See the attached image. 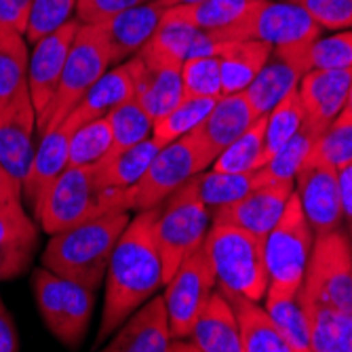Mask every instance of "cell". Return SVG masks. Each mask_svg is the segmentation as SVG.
I'll list each match as a JSON object with an SVG mask.
<instances>
[{
  "mask_svg": "<svg viewBox=\"0 0 352 352\" xmlns=\"http://www.w3.org/2000/svg\"><path fill=\"white\" fill-rule=\"evenodd\" d=\"M158 207L138 211L120 234L104 278V310L95 340L100 348L163 285V262L156 241Z\"/></svg>",
  "mask_w": 352,
  "mask_h": 352,
  "instance_id": "cell-1",
  "label": "cell"
},
{
  "mask_svg": "<svg viewBox=\"0 0 352 352\" xmlns=\"http://www.w3.org/2000/svg\"><path fill=\"white\" fill-rule=\"evenodd\" d=\"M129 221V211H108L51 234L43 253V266L98 292L104 285L114 247Z\"/></svg>",
  "mask_w": 352,
  "mask_h": 352,
  "instance_id": "cell-2",
  "label": "cell"
},
{
  "mask_svg": "<svg viewBox=\"0 0 352 352\" xmlns=\"http://www.w3.org/2000/svg\"><path fill=\"white\" fill-rule=\"evenodd\" d=\"M108 211H126L122 205V192L106 190L95 165H68L34 207L41 228L49 234L68 230L80 221Z\"/></svg>",
  "mask_w": 352,
  "mask_h": 352,
  "instance_id": "cell-3",
  "label": "cell"
},
{
  "mask_svg": "<svg viewBox=\"0 0 352 352\" xmlns=\"http://www.w3.org/2000/svg\"><path fill=\"white\" fill-rule=\"evenodd\" d=\"M215 158L217 154L209 148L199 129L163 146L138 184L122 192L124 209L138 213L158 207L188 179L211 167Z\"/></svg>",
  "mask_w": 352,
  "mask_h": 352,
  "instance_id": "cell-4",
  "label": "cell"
},
{
  "mask_svg": "<svg viewBox=\"0 0 352 352\" xmlns=\"http://www.w3.org/2000/svg\"><path fill=\"white\" fill-rule=\"evenodd\" d=\"M217 287L249 300L260 302L268 289V272L264 264V241L232 223H211L203 243Z\"/></svg>",
  "mask_w": 352,
  "mask_h": 352,
  "instance_id": "cell-5",
  "label": "cell"
},
{
  "mask_svg": "<svg viewBox=\"0 0 352 352\" xmlns=\"http://www.w3.org/2000/svg\"><path fill=\"white\" fill-rule=\"evenodd\" d=\"M112 66V53L106 32L100 23H80L72 41L66 66H63L57 91L38 118V133L51 131L66 118L85 98V93L98 82Z\"/></svg>",
  "mask_w": 352,
  "mask_h": 352,
  "instance_id": "cell-6",
  "label": "cell"
},
{
  "mask_svg": "<svg viewBox=\"0 0 352 352\" xmlns=\"http://www.w3.org/2000/svg\"><path fill=\"white\" fill-rule=\"evenodd\" d=\"M211 217L213 213L197 195L195 177L158 205L156 241L163 262V285H167L186 258L203 247Z\"/></svg>",
  "mask_w": 352,
  "mask_h": 352,
  "instance_id": "cell-7",
  "label": "cell"
},
{
  "mask_svg": "<svg viewBox=\"0 0 352 352\" xmlns=\"http://www.w3.org/2000/svg\"><path fill=\"white\" fill-rule=\"evenodd\" d=\"M300 296L306 306L352 312V241L340 228L314 239Z\"/></svg>",
  "mask_w": 352,
  "mask_h": 352,
  "instance_id": "cell-8",
  "label": "cell"
},
{
  "mask_svg": "<svg viewBox=\"0 0 352 352\" xmlns=\"http://www.w3.org/2000/svg\"><path fill=\"white\" fill-rule=\"evenodd\" d=\"M314 232L302 211L300 199L294 195L287 203L274 228L264 236V264L268 272V289L300 292Z\"/></svg>",
  "mask_w": 352,
  "mask_h": 352,
  "instance_id": "cell-9",
  "label": "cell"
},
{
  "mask_svg": "<svg viewBox=\"0 0 352 352\" xmlns=\"http://www.w3.org/2000/svg\"><path fill=\"white\" fill-rule=\"evenodd\" d=\"M34 296L47 329L63 346H80L93 316L95 292L43 266L34 272Z\"/></svg>",
  "mask_w": 352,
  "mask_h": 352,
  "instance_id": "cell-10",
  "label": "cell"
},
{
  "mask_svg": "<svg viewBox=\"0 0 352 352\" xmlns=\"http://www.w3.org/2000/svg\"><path fill=\"white\" fill-rule=\"evenodd\" d=\"M318 25L308 11L292 0H255L253 9L230 30V41H260L278 47L310 45L321 36Z\"/></svg>",
  "mask_w": 352,
  "mask_h": 352,
  "instance_id": "cell-11",
  "label": "cell"
},
{
  "mask_svg": "<svg viewBox=\"0 0 352 352\" xmlns=\"http://www.w3.org/2000/svg\"><path fill=\"white\" fill-rule=\"evenodd\" d=\"M215 272L205 247L186 258L165 285V306L173 340H186L215 289Z\"/></svg>",
  "mask_w": 352,
  "mask_h": 352,
  "instance_id": "cell-12",
  "label": "cell"
},
{
  "mask_svg": "<svg viewBox=\"0 0 352 352\" xmlns=\"http://www.w3.org/2000/svg\"><path fill=\"white\" fill-rule=\"evenodd\" d=\"M36 110L28 85H23L11 98L0 102V163L21 184V188L36 152Z\"/></svg>",
  "mask_w": 352,
  "mask_h": 352,
  "instance_id": "cell-13",
  "label": "cell"
},
{
  "mask_svg": "<svg viewBox=\"0 0 352 352\" xmlns=\"http://www.w3.org/2000/svg\"><path fill=\"white\" fill-rule=\"evenodd\" d=\"M296 195L314 236L333 232L342 226L344 209L340 197L338 171L323 163L306 158L296 175Z\"/></svg>",
  "mask_w": 352,
  "mask_h": 352,
  "instance_id": "cell-14",
  "label": "cell"
},
{
  "mask_svg": "<svg viewBox=\"0 0 352 352\" xmlns=\"http://www.w3.org/2000/svg\"><path fill=\"white\" fill-rule=\"evenodd\" d=\"M310 70L308 45L272 49L264 68L243 91L255 116L268 114L285 95L298 89L300 78Z\"/></svg>",
  "mask_w": 352,
  "mask_h": 352,
  "instance_id": "cell-15",
  "label": "cell"
},
{
  "mask_svg": "<svg viewBox=\"0 0 352 352\" xmlns=\"http://www.w3.org/2000/svg\"><path fill=\"white\" fill-rule=\"evenodd\" d=\"M124 63L133 80V98L152 116V120L167 114L186 98L182 66L177 63L165 61L144 49Z\"/></svg>",
  "mask_w": 352,
  "mask_h": 352,
  "instance_id": "cell-16",
  "label": "cell"
},
{
  "mask_svg": "<svg viewBox=\"0 0 352 352\" xmlns=\"http://www.w3.org/2000/svg\"><path fill=\"white\" fill-rule=\"evenodd\" d=\"M78 25V19H70L68 23H63L61 28L53 30L51 34L34 43V51H32L28 63V91L36 110V122L47 112L57 91Z\"/></svg>",
  "mask_w": 352,
  "mask_h": 352,
  "instance_id": "cell-17",
  "label": "cell"
},
{
  "mask_svg": "<svg viewBox=\"0 0 352 352\" xmlns=\"http://www.w3.org/2000/svg\"><path fill=\"white\" fill-rule=\"evenodd\" d=\"M294 190L296 182L262 184L241 201L217 209L211 217V223H232V226L264 241V236L274 228V223L283 215Z\"/></svg>",
  "mask_w": 352,
  "mask_h": 352,
  "instance_id": "cell-18",
  "label": "cell"
},
{
  "mask_svg": "<svg viewBox=\"0 0 352 352\" xmlns=\"http://www.w3.org/2000/svg\"><path fill=\"white\" fill-rule=\"evenodd\" d=\"M173 336L169 325V312L163 296L146 300L124 323L110 336L102 348L106 352H167Z\"/></svg>",
  "mask_w": 352,
  "mask_h": 352,
  "instance_id": "cell-19",
  "label": "cell"
},
{
  "mask_svg": "<svg viewBox=\"0 0 352 352\" xmlns=\"http://www.w3.org/2000/svg\"><path fill=\"white\" fill-rule=\"evenodd\" d=\"M85 120L76 110H72L63 118L55 129L45 131L41 135V142L36 144L34 158H32L30 173L23 182V195L32 209L43 199V195L49 190V186L57 179V175L68 167V150H70V138L78 124Z\"/></svg>",
  "mask_w": 352,
  "mask_h": 352,
  "instance_id": "cell-20",
  "label": "cell"
},
{
  "mask_svg": "<svg viewBox=\"0 0 352 352\" xmlns=\"http://www.w3.org/2000/svg\"><path fill=\"white\" fill-rule=\"evenodd\" d=\"M230 43L223 32H209L195 28L186 21L173 19L163 15L154 36L144 47V51L161 57L165 61L182 66L184 61L205 57V55H219L221 49Z\"/></svg>",
  "mask_w": 352,
  "mask_h": 352,
  "instance_id": "cell-21",
  "label": "cell"
},
{
  "mask_svg": "<svg viewBox=\"0 0 352 352\" xmlns=\"http://www.w3.org/2000/svg\"><path fill=\"white\" fill-rule=\"evenodd\" d=\"M352 85V68L344 70H308L298 85L306 120L304 124L321 133L346 108Z\"/></svg>",
  "mask_w": 352,
  "mask_h": 352,
  "instance_id": "cell-22",
  "label": "cell"
},
{
  "mask_svg": "<svg viewBox=\"0 0 352 352\" xmlns=\"http://www.w3.org/2000/svg\"><path fill=\"white\" fill-rule=\"evenodd\" d=\"M38 245V226L21 201L0 205V280H9L28 270Z\"/></svg>",
  "mask_w": 352,
  "mask_h": 352,
  "instance_id": "cell-23",
  "label": "cell"
},
{
  "mask_svg": "<svg viewBox=\"0 0 352 352\" xmlns=\"http://www.w3.org/2000/svg\"><path fill=\"white\" fill-rule=\"evenodd\" d=\"M165 11H167V7L161 3V0H148V3H144L140 7L122 11V13L110 17L108 21L100 23L108 36L114 66L131 59L135 53H140L150 43Z\"/></svg>",
  "mask_w": 352,
  "mask_h": 352,
  "instance_id": "cell-24",
  "label": "cell"
},
{
  "mask_svg": "<svg viewBox=\"0 0 352 352\" xmlns=\"http://www.w3.org/2000/svg\"><path fill=\"white\" fill-rule=\"evenodd\" d=\"M188 338L190 350L241 352V338L234 310L219 289H213V294L205 302Z\"/></svg>",
  "mask_w": 352,
  "mask_h": 352,
  "instance_id": "cell-25",
  "label": "cell"
},
{
  "mask_svg": "<svg viewBox=\"0 0 352 352\" xmlns=\"http://www.w3.org/2000/svg\"><path fill=\"white\" fill-rule=\"evenodd\" d=\"M219 292L226 296L234 310L241 338V352H292L289 344L285 342V338L276 329L266 308H262L255 300H249L245 296L223 289Z\"/></svg>",
  "mask_w": 352,
  "mask_h": 352,
  "instance_id": "cell-26",
  "label": "cell"
},
{
  "mask_svg": "<svg viewBox=\"0 0 352 352\" xmlns=\"http://www.w3.org/2000/svg\"><path fill=\"white\" fill-rule=\"evenodd\" d=\"M258 118L253 114L245 93H223L215 100L209 116L203 120L201 126H197L203 140L209 144V148L219 154L223 148H228L241 133H245L251 122Z\"/></svg>",
  "mask_w": 352,
  "mask_h": 352,
  "instance_id": "cell-27",
  "label": "cell"
},
{
  "mask_svg": "<svg viewBox=\"0 0 352 352\" xmlns=\"http://www.w3.org/2000/svg\"><path fill=\"white\" fill-rule=\"evenodd\" d=\"M158 150H161V146L152 138L122 150H110V154L95 165L102 186L110 192L129 190L146 173Z\"/></svg>",
  "mask_w": 352,
  "mask_h": 352,
  "instance_id": "cell-28",
  "label": "cell"
},
{
  "mask_svg": "<svg viewBox=\"0 0 352 352\" xmlns=\"http://www.w3.org/2000/svg\"><path fill=\"white\" fill-rule=\"evenodd\" d=\"M272 53V47L260 41H230L219 53L221 91L239 93L258 76Z\"/></svg>",
  "mask_w": 352,
  "mask_h": 352,
  "instance_id": "cell-29",
  "label": "cell"
},
{
  "mask_svg": "<svg viewBox=\"0 0 352 352\" xmlns=\"http://www.w3.org/2000/svg\"><path fill=\"white\" fill-rule=\"evenodd\" d=\"M266 310L292 352H310V314L300 292L266 289Z\"/></svg>",
  "mask_w": 352,
  "mask_h": 352,
  "instance_id": "cell-30",
  "label": "cell"
},
{
  "mask_svg": "<svg viewBox=\"0 0 352 352\" xmlns=\"http://www.w3.org/2000/svg\"><path fill=\"white\" fill-rule=\"evenodd\" d=\"M253 5L255 0H201V3L171 7L165 15L201 30L223 32L228 36L230 30L253 9Z\"/></svg>",
  "mask_w": 352,
  "mask_h": 352,
  "instance_id": "cell-31",
  "label": "cell"
},
{
  "mask_svg": "<svg viewBox=\"0 0 352 352\" xmlns=\"http://www.w3.org/2000/svg\"><path fill=\"white\" fill-rule=\"evenodd\" d=\"M131 98H133V80H131L129 68H126V63L122 61V63H116L112 70L104 72V76L85 93V98L74 110L87 122L93 118L108 116V112H112L116 106H120L122 102Z\"/></svg>",
  "mask_w": 352,
  "mask_h": 352,
  "instance_id": "cell-32",
  "label": "cell"
},
{
  "mask_svg": "<svg viewBox=\"0 0 352 352\" xmlns=\"http://www.w3.org/2000/svg\"><path fill=\"white\" fill-rule=\"evenodd\" d=\"M255 171H247V173L215 171V169L201 171L199 175H195L197 195L209 207V211L215 213L217 209L241 201L243 197L249 195L251 190L262 186Z\"/></svg>",
  "mask_w": 352,
  "mask_h": 352,
  "instance_id": "cell-33",
  "label": "cell"
},
{
  "mask_svg": "<svg viewBox=\"0 0 352 352\" xmlns=\"http://www.w3.org/2000/svg\"><path fill=\"white\" fill-rule=\"evenodd\" d=\"M310 352H352V312L333 306H306Z\"/></svg>",
  "mask_w": 352,
  "mask_h": 352,
  "instance_id": "cell-34",
  "label": "cell"
},
{
  "mask_svg": "<svg viewBox=\"0 0 352 352\" xmlns=\"http://www.w3.org/2000/svg\"><path fill=\"white\" fill-rule=\"evenodd\" d=\"M264 133H266V114L258 116L251 126L241 133L228 148H223L213 161L215 171L247 173L264 167Z\"/></svg>",
  "mask_w": 352,
  "mask_h": 352,
  "instance_id": "cell-35",
  "label": "cell"
},
{
  "mask_svg": "<svg viewBox=\"0 0 352 352\" xmlns=\"http://www.w3.org/2000/svg\"><path fill=\"white\" fill-rule=\"evenodd\" d=\"M215 100L217 98H184L175 108H171L167 114L154 120L152 140L163 148L188 135L190 131H195L209 116Z\"/></svg>",
  "mask_w": 352,
  "mask_h": 352,
  "instance_id": "cell-36",
  "label": "cell"
},
{
  "mask_svg": "<svg viewBox=\"0 0 352 352\" xmlns=\"http://www.w3.org/2000/svg\"><path fill=\"white\" fill-rule=\"evenodd\" d=\"M318 138V131L310 129V126H302V129L287 142L276 154H272L266 165L260 167L258 179L260 184H270V182H296L298 171L306 163L310 156V150Z\"/></svg>",
  "mask_w": 352,
  "mask_h": 352,
  "instance_id": "cell-37",
  "label": "cell"
},
{
  "mask_svg": "<svg viewBox=\"0 0 352 352\" xmlns=\"http://www.w3.org/2000/svg\"><path fill=\"white\" fill-rule=\"evenodd\" d=\"M306 120V112L298 89H294L266 114V133H264V161L276 154L287 142H289ZM266 165V163H264Z\"/></svg>",
  "mask_w": 352,
  "mask_h": 352,
  "instance_id": "cell-38",
  "label": "cell"
},
{
  "mask_svg": "<svg viewBox=\"0 0 352 352\" xmlns=\"http://www.w3.org/2000/svg\"><path fill=\"white\" fill-rule=\"evenodd\" d=\"M112 146H114V138L108 118L102 116V118L87 120L76 126L70 138L68 165L72 167L98 165L102 158L110 154Z\"/></svg>",
  "mask_w": 352,
  "mask_h": 352,
  "instance_id": "cell-39",
  "label": "cell"
},
{
  "mask_svg": "<svg viewBox=\"0 0 352 352\" xmlns=\"http://www.w3.org/2000/svg\"><path fill=\"white\" fill-rule=\"evenodd\" d=\"M28 41L19 32L0 30V102L28 85Z\"/></svg>",
  "mask_w": 352,
  "mask_h": 352,
  "instance_id": "cell-40",
  "label": "cell"
},
{
  "mask_svg": "<svg viewBox=\"0 0 352 352\" xmlns=\"http://www.w3.org/2000/svg\"><path fill=\"white\" fill-rule=\"evenodd\" d=\"M308 158L333 167L336 171L352 161V116L346 110L318 133Z\"/></svg>",
  "mask_w": 352,
  "mask_h": 352,
  "instance_id": "cell-41",
  "label": "cell"
},
{
  "mask_svg": "<svg viewBox=\"0 0 352 352\" xmlns=\"http://www.w3.org/2000/svg\"><path fill=\"white\" fill-rule=\"evenodd\" d=\"M106 118L110 122L112 138H114L112 150L129 148V146H135V144L152 138L154 120L142 108V104L135 98H131V100L122 102L120 106H116L112 112H108Z\"/></svg>",
  "mask_w": 352,
  "mask_h": 352,
  "instance_id": "cell-42",
  "label": "cell"
},
{
  "mask_svg": "<svg viewBox=\"0 0 352 352\" xmlns=\"http://www.w3.org/2000/svg\"><path fill=\"white\" fill-rule=\"evenodd\" d=\"M182 85L186 98H219L223 95L219 55H205L184 61Z\"/></svg>",
  "mask_w": 352,
  "mask_h": 352,
  "instance_id": "cell-43",
  "label": "cell"
},
{
  "mask_svg": "<svg viewBox=\"0 0 352 352\" xmlns=\"http://www.w3.org/2000/svg\"><path fill=\"white\" fill-rule=\"evenodd\" d=\"M78 0H32L30 19L25 28V41L36 43L38 38L51 34L53 30L68 23L76 13Z\"/></svg>",
  "mask_w": 352,
  "mask_h": 352,
  "instance_id": "cell-44",
  "label": "cell"
},
{
  "mask_svg": "<svg viewBox=\"0 0 352 352\" xmlns=\"http://www.w3.org/2000/svg\"><path fill=\"white\" fill-rule=\"evenodd\" d=\"M310 70H344L352 68V30H340L336 34L312 41L308 45Z\"/></svg>",
  "mask_w": 352,
  "mask_h": 352,
  "instance_id": "cell-45",
  "label": "cell"
},
{
  "mask_svg": "<svg viewBox=\"0 0 352 352\" xmlns=\"http://www.w3.org/2000/svg\"><path fill=\"white\" fill-rule=\"evenodd\" d=\"M323 30H352V0H292Z\"/></svg>",
  "mask_w": 352,
  "mask_h": 352,
  "instance_id": "cell-46",
  "label": "cell"
},
{
  "mask_svg": "<svg viewBox=\"0 0 352 352\" xmlns=\"http://www.w3.org/2000/svg\"><path fill=\"white\" fill-rule=\"evenodd\" d=\"M144 3H148V0H78L76 19L80 23H104L110 17Z\"/></svg>",
  "mask_w": 352,
  "mask_h": 352,
  "instance_id": "cell-47",
  "label": "cell"
},
{
  "mask_svg": "<svg viewBox=\"0 0 352 352\" xmlns=\"http://www.w3.org/2000/svg\"><path fill=\"white\" fill-rule=\"evenodd\" d=\"M32 0H0V30L25 34Z\"/></svg>",
  "mask_w": 352,
  "mask_h": 352,
  "instance_id": "cell-48",
  "label": "cell"
},
{
  "mask_svg": "<svg viewBox=\"0 0 352 352\" xmlns=\"http://www.w3.org/2000/svg\"><path fill=\"white\" fill-rule=\"evenodd\" d=\"M15 350H19V336L3 298H0V352H15Z\"/></svg>",
  "mask_w": 352,
  "mask_h": 352,
  "instance_id": "cell-49",
  "label": "cell"
},
{
  "mask_svg": "<svg viewBox=\"0 0 352 352\" xmlns=\"http://www.w3.org/2000/svg\"><path fill=\"white\" fill-rule=\"evenodd\" d=\"M338 184H340L344 217L352 223V161L342 169H338Z\"/></svg>",
  "mask_w": 352,
  "mask_h": 352,
  "instance_id": "cell-50",
  "label": "cell"
},
{
  "mask_svg": "<svg viewBox=\"0 0 352 352\" xmlns=\"http://www.w3.org/2000/svg\"><path fill=\"white\" fill-rule=\"evenodd\" d=\"M21 192H23L21 184L3 167V163H0V205L21 199Z\"/></svg>",
  "mask_w": 352,
  "mask_h": 352,
  "instance_id": "cell-51",
  "label": "cell"
},
{
  "mask_svg": "<svg viewBox=\"0 0 352 352\" xmlns=\"http://www.w3.org/2000/svg\"><path fill=\"white\" fill-rule=\"evenodd\" d=\"M161 3L171 9V7H177V5H192V3H201V0H161Z\"/></svg>",
  "mask_w": 352,
  "mask_h": 352,
  "instance_id": "cell-52",
  "label": "cell"
},
{
  "mask_svg": "<svg viewBox=\"0 0 352 352\" xmlns=\"http://www.w3.org/2000/svg\"><path fill=\"white\" fill-rule=\"evenodd\" d=\"M344 110L352 116V85H350V91H348V100H346V108Z\"/></svg>",
  "mask_w": 352,
  "mask_h": 352,
  "instance_id": "cell-53",
  "label": "cell"
}]
</instances>
